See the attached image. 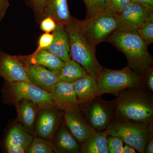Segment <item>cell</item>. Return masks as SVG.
<instances>
[{
    "instance_id": "6da1fadb",
    "label": "cell",
    "mask_w": 153,
    "mask_h": 153,
    "mask_svg": "<svg viewBox=\"0 0 153 153\" xmlns=\"http://www.w3.org/2000/svg\"><path fill=\"white\" fill-rule=\"evenodd\" d=\"M107 42L126 55L128 66L137 74L145 76L153 68V59L147 44L141 38L137 29L122 24Z\"/></svg>"
},
{
    "instance_id": "7a4b0ae2",
    "label": "cell",
    "mask_w": 153,
    "mask_h": 153,
    "mask_svg": "<svg viewBox=\"0 0 153 153\" xmlns=\"http://www.w3.org/2000/svg\"><path fill=\"white\" fill-rule=\"evenodd\" d=\"M117 96L112 105L117 120L146 126L152 123V99L143 87L128 88Z\"/></svg>"
},
{
    "instance_id": "3957f363",
    "label": "cell",
    "mask_w": 153,
    "mask_h": 153,
    "mask_svg": "<svg viewBox=\"0 0 153 153\" xmlns=\"http://www.w3.org/2000/svg\"><path fill=\"white\" fill-rule=\"evenodd\" d=\"M96 79L97 97L105 94L117 95L125 89L143 87L146 84L145 76L136 73L128 66L118 70L102 67Z\"/></svg>"
},
{
    "instance_id": "277c9868",
    "label": "cell",
    "mask_w": 153,
    "mask_h": 153,
    "mask_svg": "<svg viewBox=\"0 0 153 153\" xmlns=\"http://www.w3.org/2000/svg\"><path fill=\"white\" fill-rule=\"evenodd\" d=\"M70 45L71 58L85 68L88 74L95 76L101 71L95 55V47L79 30L74 19L71 25L64 26Z\"/></svg>"
},
{
    "instance_id": "5b68a950",
    "label": "cell",
    "mask_w": 153,
    "mask_h": 153,
    "mask_svg": "<svg viewBox=\"0 0 153 153\" xmlns=\"http://www.w3.org/2000/svg\"><path fill=\"white\" fill-rule=\"evenodd\" d=\"M77 27L95 47L108 38L122 24L118 15L110 10L83 21L74 19Z\"/></svg>"
},
{
    "instance_id": "8992f818",
    "label": "cell",
    "mask_w": 153,
    "mask_h": 153,
    "mask_svg": "<svg viewBox=\"0 0 153 153\" xmlns=\"http://www.w3.org/2000/svg\"><path fill=\"white\" fill-rule=\"evenodd\" d=\"M149 126L111 121L105 130L108 135L118 137L126 144L143 153L149 134Z\"/></svg>"
},
{
    "instance_id": "52a82bcc",
    "label": "cell",
    "mask_w": 153,
    "mask_h": 153,
    "mask_svg": "<svg viewBox=\"0 0 153 153\" xmlns=\"http://www.w3.org/2000/svg\"><path fill=\"white\" fill-rule=\"evenodd\" d=\"M7 83L9 95L15 102L26 99L33 102L41 109L55 107L50 93L32 83L25 81Z\"/></svg>"
},
{
    "instance_id": "ba28073f",
    "label": "cell",
    "mask_w": 153,
    "mask_h": 153,
    "mask_svg": "<svg viewBox=\"0 0 153 153\" xmlns=\"http://www.w3.org/2000/svg\"><path fill=\"white\" fill-rule=\"evenodd\" d=\"M82 106L85 107L83 110L89 125L96 131L105 130L114 116L112 105L96 97Z\"/></svg>"
},
{
    "instance_id": "9c48e42d",
    "label": "cell",
    "mask_w": 153,
    "mask_h": 153,
    "mask_svg": "<svg viewBox=\"0 0 153 153\" xmlns=\"http://www.w3.org/2000/svg\"><path fill=\"white\" fill-rule=\"evenodd\" d=\"M0 76L6 82L25 81L31 83L25 71L24 64L16 56L7 54L1 49Z\"/></svg>"
},
{
    "instance_id": "30bf717a",
    "label": "cell",
    "mask_w": 153,
    "mask_h": 153,
    "mask_svg": "<svg viewBox=\"0 0 153 153\" xmlns=\"http://www.w3.org/2000/svg\"><path fill=\"white\" fill-rule=\"evenodd\" d=\"M24 65L31 83L42 90L49 93L59 81L58 71H51L44 66L36 64Z\"/></svg>"
},
{
    "instance_id": "8fae6325",
    "label": "cell",
    "mask_w": 153,
    "mask_h": 153,
    "mask_svg": "<svg viewBox=\"0 0 153 153\" xmlns=\"http://www.w3.org/2000/svg\"><path fill=\"white\" fill-rule=\"evenodd\" d=\"M64 112L66 126L78 142L82 143L96 131L82 116L79 107Z\"/></svg>"
},
{
    "instance_id": "7c38bea8",
    "label": "cell",
    "mask_w": 153,
    "mask_h": 153,
    "mask_svg": "<svg viewBox=\"0 0 153 153\" xmlns=\"http://www.w3.org/2000/svg\"><path fill=\"white\" fill-rule=\"evenodd\" d=\"M153 13V7L131 1L117 14L124 25L137 29Z\"/></svg>"
},
{
    "instance_id": "4fadbf2b",
    "label": "cell",
    "mask_w": 153,
    "mask_h": 153,
    "mask_svg": "<svg viewBox=\"0 0 153 153\" xmlns=\"http://www.w3.org/2000/svg\"><path fill=\"white\" fill-rule=\"evenodd\" d=\"M55 107L63 111L79 107L73 82H58L49 92Z\"/></svg>"
},
{
    "instance_id": "5bb4252c",
    "label": "cell",
    "mask_w": 153,
    "mask_h": 153,
    "mask_svg": "<svg viewBox=\"0 0 153 153\" xmlns=\"http://www.w3.org/2000/svg\"><path fill=\"white\" fill-rule=\"evenodd\" d=\"M54 107L42 109L36 123V133L39 137L50 139L54 136L61 119L60 112Z\"/></svg>"
},
{
    "instance_id": "9a60e30c",
    "label": "cell",
    "mask_w": 153,
    "mask_h": 153,
    "mask_svg": "<svg viewBox=\"0 0 153 153\" xmlns=\"http://www.w3.org/2000/svg\"><path fill=\"white\" fill-rule=\"evenodd\" d=\"M16 57L25 65H40L52 71H59L64 64L63 60L45 50L33 52L30 55H18Z\"/></svg>"
},
{
    "instance_id": "2e32d148",
    "label": "cell",
    "mask_w": 153,
    "mask_h": 153,
    "mask_svg": "<svg viewBox=\"0 0 153 153\" xmlns=\"http://www.w3.org/2000/svg\"><path fill=\"white\" fill-rule=\"evenodd\" d=\"M56 24V27L52 33L53 38L52 44L43 50L50 52L65 62L71 59L69 39L64 25Z\"/></svg>"
},
{
    "instance_id": "e0dca14e",
    "label": "cell",
    "mask_w": 153,
    "mask_h": 153,
    "mask_svg": "<svg viewBox=\"0 0 153 153\" xmlns=\"http://www.w3.org/2000/svg\"><path fill=\"white\" fill-rule=\"evenodd\" d=\"M73 85L79 105H84L97 97L95 76L88 74L73 82Z\"/></svg>"
},
{
    "instance_id": "ac0fdd59",
    "label": "cell",
    "mask_w": 153,
    "mask_h": 153,
    "mask_svg": "<svg viewBox=\"0 0 153 153\" xmlns=\"http://www.w3.org/2000/svg\"><path fill=\"white\" fill-rule=\"evenodd\" d=\"M47 17L64 26L71 25L74 20L68 10L67 0H47L44 18Z\"/></svg>"
},
{
    "instance_id": "d6986e66",
    "label": "cell",
    "mask_w": 153,
    "mask_h": 153,
    "mask_svg": "<svg viewBox=\"0 0 153 153\" xmlns=\"http://www.w3.org/2000/svg\"><path fill=\"white\" fill-rule=\"evenodd\" d=\"M18 120L29 132L33 133L38 109L40 108L33 102L23 99L15 102Z\"/></svg>"
},
{
    "instance_id": "ffe728a7",
    "label": "cell",
    "mask_w": 153,
    "mask_h": 153,
    "mask_svg": "<svg viewBox=\"0 0 153 153\" xmlns=\"http://www.w3.org/2000/svg\"><path fill=\"white\" fill-rule=\"evenodd\" d=\"M54 143L57 152L69 153L80 152L79 142L66 125H63L59 128L55 135Z\"/></svg>"
},
{
    "instance_id": "44dd1931",
    "label": "cell",
    "mask_w": 153,
    "mask_h": 153,
    "mask_svg": "<svg viewBox=\"0 0 153 153\" xmlns=\"http://www.w3.org/2000/svg\"><path fill=\"white\" fill-rule=\"evenodd\" d=\"M106 130L95 131L82 143L80 152L82 153H108Z\"/></svg>"
},
{
    "instance_id": "7402d4cb",
    "label": "cell",
    "mask_w": 153,
    "mask_h": 153,
    "mask_svg": "<svg viewBox=\"0 0 153 153\" xmlns=\"http://www.w3.org/2000/svg\"><path fill=\"white\" fill-rule=\"evenodd\" d=\"M58 73V82H74L88 74L85 68L71 59L64 62Z\"/></svg>"
},
{
    "instance_id": "603a6c76",
    "label": "cell",
    "mask_w": 153,
    "mask_h": 153,
    "mask_svg": "<svg viewBox=\"0 0 153 153\" xmlns=\"http://www.w3.org/2000/svg\"><path fill=\"white\" fill-rule=\"evenodd\" d=\"M28 132L22 126L20 125L14 126L8 134L6 144L20 146L27 150L33 139V136Z\"/></svg>"
},
{
    "instance_id": "cb8c5ba5",
    "label": "cell",
    "mask_w": 153,
    "mask_h": 153,
    "mask_svg": "<svg viewBox=\"0 0 153 153\" xmlns=\"http://www.w3.org/2000/svg\"><path fill=\"white\" fill-rule=\"evenodd\" d=\"M86 6V19L101 13L108 9V0H82Z\"/></svg>"
},
{
    "instance_id": "d4e9b609",
    "label": "cell",
    "mask_w": 153,
    "mask_h": 153,
    "mask_svg": "<svg viewBox=\"0 0 153 153\" xmlns=\"http://www.w3.org/2000/svg\"><path fill=\"white\" fill-rule=\"evenodd\" d=\"M54 152H57V150L51 143L41 137H36L33 139L26 153H52Z\"/></svg>"
},
{
    "instance_id": "484cf974",
    "label": "cell",
    "mask_w": 153,
    "mask_h": 153,
    "mask_svg": "<svg viewBox=\"0 0 153 153\" xmlns=\"http://www.w3.org/2000/svg\"><path fill=\"white\" fill-rule=\"evenodd\" d=\"M141 38L148 46L153 42V13L147 19L143 25L137 29Z\"/></svg>"
},
{
    "instance_id": "4316f807",
    "label": "cell",
    "mask_w": 153,
    "mask_h": 153,
    "mask_svg": "<svg viewBox=\"0 0 153 153\" xmlns=\"http://www.w3.org/2000/svg\"><path fill=\"white\" fill-rule=\"evenodd\" d=\"M25 2L32 9L36 21L40 23L44 18V10L47 0H25Z\"/></svg>"
},
{
    "instance_id": "83f0119b",
    "label": "cell",
    "mask_w": 153,
    "mask_h": 153,
    "mask_svg": "<svg viewBox=\"0 0 153 153\" xmlns=\"http://www.w3.org/2000/svg\"><path fill=\"white\" fill-rule=\"evenodd\" d=\"M107 144L109 153H123V142L120 138L108 135Z\"/></svg>"
},
{
    "instance_id": "f1b7e54d",
    "label": "cell",
    "mask_w": 153,
    "mask_h": 153,
    "mask_svg": "<svg viewBox=\"0 0 153 153\" xmlns=\"http://www.w3.org/2000/svg\"><path fill=\"white\" fill-rule=\"evenodd\" d=\"M53 36L50 33H44L41 35L38 41V47L34 52H37L49 47L52 44Z\"/></svg>"
},
{
    "instance_id": "f546056e",
    "label": "cell",
    "mask_w": 153,
    "mask_h": 153,
    "mask_svg": "<svg viewBox=\"0 0 153 153\" xmlns=\"http://www.w3.org/2000/svg\"><path fill=\"white\" fill-rule=\"evenodd\" d=\"M40 29L44 33H52L57 26L56 22L50 17H45L40 22Z\"/></svg>"
},
{
    "instance_id": "4dcf8cb0",
    "label": "cell",
    "mask_w": 153,
    "mask_h": 153,
    "mask_svg": "<svg viewBox=\"0 0 153 153\" xmlns=\"http://www.w3.org/2000/svg\"><path fill=\"white\" fill-rule=\"evenodd\" d=\"M108 10L118 14L126 5L131 2V0H108Z\"/></svg>"
},
{
    "instance_id": "1f68e13d",
    "label": "cell",
    "mask_w": 153,
    "mask_h": 153,
    "mask_svg": "<svg viewBox=\"0 0 153 153\" xmlns=\"http://www.w3.org/2000/svg\"><path fill=\"white\" fill-rule=\"evenodd\" d=\"M153 123L149 126V134L144 153H153Z\"/></svg>"
},
{
    "instance_id": "d6a6232c",
    "label": "cell",
    "mask_w": 153,
    "mask_h": 153,
    "mask_svg": "<svg viewBox=\"0 0 153 153\" xmlns=\"http://www.w3.org/2000/svg\"><path fill=\"white\" fill-rule=\"evenodd\" d=\"M10 5L9 0H0V23L5 16Z\"/></svg>"
},
{
    "instance_id": "836d02e7",
    "label": "cell",
    "mask_w": 153,
    "mask_h": 153,
    "mask_svg": "<svg viewBox=\"0 0 153 153\" xmlns=\"http://www.w3.org/2000/svg\"><path fill=\"white\" fill-rule=\"evenodd\" d=\"M145 84L151 91H153V68H151L145 75Z\"/></svg>"
},
{
    "instance_id": "e575fe53",
    "label": "cell",
    "mask_w": 153,
    "mask_h": 153,
    "mask_svg": "<svg viewBox=\"0 0 153 153\" xmlns=\"http://www.w3.org/2000/svg\"><path fill=\"white\" fill-rule=\"evenodd\" d=\"M6 147L9 153H25L27 152V149L20 146L6 144Z\"/></svg>"
},
{
    "instance_id": "d590c367",
    "label": "cell",
    "mask_w": 153,
    "mask_h": 153,
    "mask_svg": "<svg viewBox=\"0 0 153 153\" xmlns=\"http://www.w3.org/2000/svg\"><path fill=\"white\" fill-rule=\"evenodd\" d=\"M131 1L153 7V0H131Z\"/></svg>"
},
{
    "instance_id": "8d00e7d4",
    "label": "cell",
    "mask_w": 153,
    "mask_h": 153,
    "mask_svg": "<svg viewBox=\"0 0 153 153\" xmlns=\"http://www.w3.org/2000/svg\"><path fill=\"white\" fill-rule=\"evenodd\" d=\"M136 149L129 145L126 144L124 146L123 153H135Z\"/></svg>"
}]
</instances>
